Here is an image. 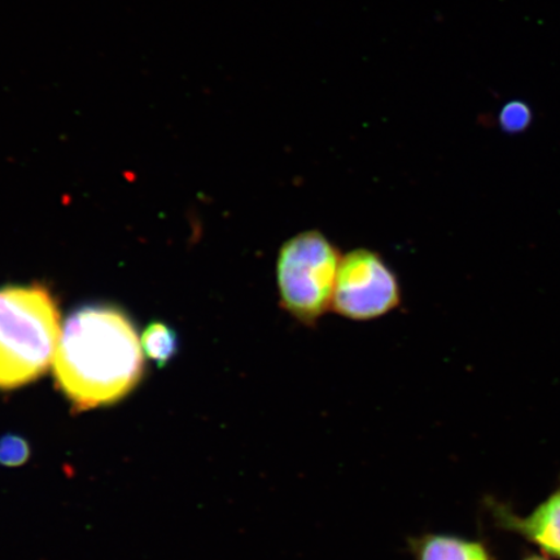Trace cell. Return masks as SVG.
I'll list each match as a JSON object with an SVG mask.
<instances>
[{
	"mask_svg": "<svg viewBox=\"0 0 560 560\" xmlns=\"http://www.w3.org/2000/svg\"><path fill=\"white\" fill-rule=\"evenodd\" d=\"M523 560H549V559L538 557V556H532V557L525 558Z\"/></svg>",
	"mask_w": 560,
	"mask_h": 560,
	"instance_id": "cell-9",
	"label": "cell"
},
{
	"mask_svg": "<svg viewBox=\"0 0 560 560\" xmlns=\"http://www.w3.org/2000/svg\"><path fill=\"white\" fill-rule=\"evenodd\" d=\"M396 272L375 250L359 248L341 257L332 311L354 322L384 317L401 305Z\"/></svg>",
	"mask_w": 560,
	"mask_h": 560,
	"instance_id": "cell-4",
	"label": "cell"
},
{
	"mask_svg": "<svg viewBox=\"0 0 560 560\" xmlns=\"http://www.w3.org/2000/svg\"><path fill=\"white\" fill-rule=\"evenodd\" d=\"M488 506L500 528L520 535L540 548L545 556L560 560V488L529 515H517L503 503L488 500Z\"/></svg>",
	"mask_w": 560,
	"mask_h": 560,
	"instance_id": "cell-5",
	"label": "cell"
},
{
	"mask_svg": "<svg viewBox=\"0 0 560 560\" xmlns=\"http://www.w3.org/2000/svg\"><path fill=\"white\" fill-rule=\"evenodd\" d=\"M142 348L147 357L159 366L166 365L178 350L177 332L163 322H152L145 328L142 340Z\"/></svg>",
	"mask_w": 560,
	"mask_h": 560,
	"instance_id": "cell-7",
	"label": "cell"
},
{
	"mask_svg": "<svg viewBox=\"0 0 560 560\" xmlns=\"http://www.w3.org/2000/svg\"><path fill=\"white\" fill-rule=\"evenodd\" d=\"M60 340V312L44 285L0 289V389L38 380Z\"/></svg>",
	"mask_w": 560,
	"mask_h": 560,
	"instance_id": "cell-2",
	"label": "cell"
},
{
	"mask_svg": "<svg viewBox=\"0 0 560 560\" xmlns=\"http://www.w3.org/2000/svg\"><path fill=\"white\" fill-rule=\"evenodd\" d=\"M142 342L131 319L110 305H86L70 314L54 359L56 382L75 408L121 400L144 371Z\"/></svg>",
	"mask_w": 560,
	"mask_h": 560,
	"instance_id": "cell-1",
	"label": "cell"
},
{
	"mask_svg": "<svg viewBox=\"0 0 560 560\" xmlns=\"http://www.w3.org/2000/svg\"><path fill=\"white\" fill-rule=\"evenodd\" d=\"M341 257L339 248L319 230L301 231L279 248V304L300 325L313 327L332 310Z\"/></svg>",
	"mask_w": 560,
	"mask_h": 560,
	"instance_id": "cell-3",
	"label": "cell"
},
{
	"mask_svg": "<svg viewBox=\"0 0 560 560\" xmlns=\"http://www.w3.org/2000/svg\"><path fill=\"white\" fill-rule=\"evenodd\" d=\"M500 126L509 135H516L528 128L532 122V110L523 102H510L500 112Z\"/></svg>",
	"mask_w": 560,
	"mask_h": 560,
	"instance_id": "cell-8",
	"label": "cell"
},
{
	"mask_svg": "<svg viewBox=\"0 0 560 560\" xmlns=\"http://www.w3.org/2000/svg\"><path fill=\"white\" fill-rule=\"evenodd\" d=\"M415 560H492L487 545L450 534H423L408 538Z\"/></svg>",
	"mask_w": 560,
	"mask_h": 560,
	"instance_id": "cell-6",
	"label": "cell"
}]
</instances>
